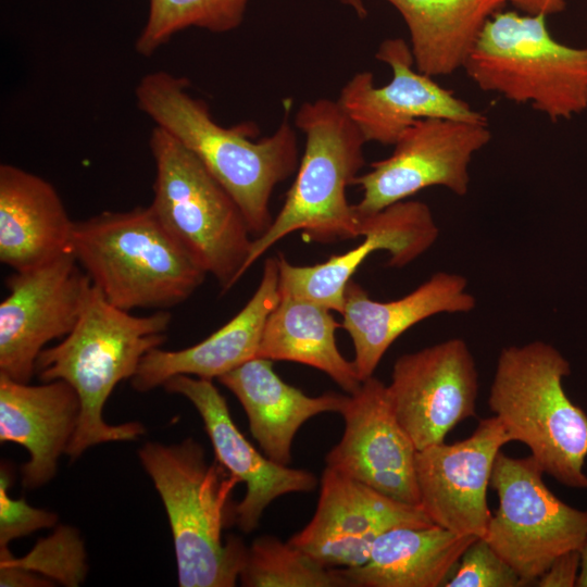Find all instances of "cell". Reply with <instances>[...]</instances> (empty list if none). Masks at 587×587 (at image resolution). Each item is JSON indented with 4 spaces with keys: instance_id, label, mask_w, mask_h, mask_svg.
<instances>
[{
    "instance_id": "cell-1",
    "label": "cell",
    "mask_w": 587,
    "mask_h": 587,
    "mask_svg": "<svg viewBox=\"0 0 587 587\" xmlns=\"http://www.w3.org/2000/svg\"><path fill=\"white\" fill-rule=\"evenodd\" d=\"M188 82L164 71L145 75L135 89L137 105L191 151L241 210L252 236L272 224L270 200L276 185L298 167V141L288 121L289 102L278 128L258 141L249 124L224 127L207 104L187 90Z\"/></svg>"
},
{
    "instance_id": "cell-2",
    "label": "cell",
    "mask_w": 587,
    "mask_h": 587,
    "mask_svg": "<svg viewBox=\"0 0 587 587\" xmlns=\"http://www.w3.org/2000/svg\"><path fill=\"white\" fill-rule=\"evenodd\" d=\"M171 321L166 310L138 316L120 309L91 284L74 328L40 352L39 379L65 380L80 400L78 426L66 451L71 461L93 446L135 440L146 433L139 422L108 424L102 411L114 388L135 375L150 350L164 344Z\"/></svg>"
},
{
    "instance_id": "cell-3",
    "label": "cell",
    "mask_w": 587,
    "mask_h": 587,
    "mask_svg": "<svg viewBox=\"0 0 587 587\" xmlns=\"http://www.w3.org/2000/svg\"><path fill=\"white\" fill-rule=\"evenodd\" d=\"M138 458L165 508L180 587H233L247 548L223 530L235 512L230 496L239 483L216 460L207 461L192 438L179 444L146 442Z\"/></svg>"
},
{
    "instance_id": "cell-4",
    "label": "cell",
    "mask_w": 587,
    "mask_h": 587,
    "mask_svg": "<svg viewBox=\"0 0 587 587\" xmlns=\"http://www.w3.org/2000/svg\"><path fill=\"white\" fill-rule=\"evenodd\" d=\"M70 251L107 300L126 311L175 307L208 275L150 205L75 222Z\"/></svg>"
},
{
    "instance_id": "cell-5",
    "label": "cell",
    "mask_w": 587,
    "mask_h": 587,
    "mask_svg": "<svg viewBox=\"0 0 587 587\" xmlns=\"http://www.w3.org/2000/svg\"><path fill=\"white\" fill-rule=\"evenodd\" d=\"M570 374L569 361L550 344L504 347L488 404L512 441L526 445L544 473L570 488L587 489V414L563 388Z\"/></svg>"
},
{
    "instance_id": "cell-6",
    "label": "cell",
    "mask_w": 587,
    "mask_h": 587,
    "mask_svg": "<svg viewBox=\"0 0 587 587\" xmlns=\"http://www.w3.org/2000/svg\"><path fill=\"white\" fill-rule=\"evenodd\" d=\"M295 125L305 136L297 175L271 226L252 240L245 273L272 246L297 230L320 243L360 236L361 216L346 191L365 163L366 140L361 130L338 100L327 98L302 103Z\"/></svg>"
},
{
    "instance_id": "cell-7",
    "label": "cell",
    "mask_w": 587,
    "mask_h": 587,
    "mask_svg": "<svg viewBox=\"0 0 587 587\" xmlns=\"http://www.w3.org/2000/svg\"><path fill=\"white\" fill-rule=\"evenodd\" d=\"M546 17L497 12L463 68L482 90L529 103L557 122L587 110V47L554 39Z\"/></svg>"
},
{
    "instance_id": "cell-8",
    "label": "cell",
    "mask_w": 587,
    "mask_h": 587,
    "mask_svg": "<svg viewBox=\"0 0 587 587\" xmlns=\"http://www.w3.org/2000/svg\"><path fill=\"white\" fill-rule=\"evenodd\" d=\"M149 146L155 164L154 214L223 291L245 274L252 240L236 201L200 160L159 126Z\"/></svg>"
},
{
    "instance_id": "cell-9",
    "label": "cell",
    "mask_w": 587,
    "mask_h": 587,
    "mask_svg": "<svg viewBox=\"0 0 587 587\" xmlns=\"http://www.w3.org/2000/svg\"><path fill=\"white\" fill-rule=\"evenodd\" d=\"M532 455L499 452L490 486L499 507L483 537L520 575L536 582L562 553L580 550L587 535V511L560 500L545 484Z\"/></svg>"
},
{
    "instance_id": "cell-10",
    "label": "cell",
    "mask_w": 587,
    "mask_h": 587,
    "mask_svg": "<svg viewBox=\"0 0 587 587\" xmlns=\"http://www.w3.org/2000/svg\"><path fill=\"white\" fill-rule=\"evenodd\" d=\"M491 138L487 121L426 117L409 126L392 153L371 164L353 185L362 189L359 215L376 213L416 192L442 186L457 196L469 191L473 155Z\"/></svg>"
},
{
    "instance_id": "cell-11",
    "label": "cell",
    "mask_w": 587,
    "mask_h": 587,
    "mask_svg": "<svg viewBox=\"0 0 587 587\" xmlns=\"http://www.w3.org/2000/svg\"><path fill=\"white\" fill-rule=\"evenodd\" d=\"M0 303V374L29 383L46 345L76 325L89 277L71 252L5 279Z\"/></svg>"
},
{
    "instance_id": "cell-12",
    "label": "cell",
    "mask_w": 587,
    "mask_h": 587,
    "mask_svg": "<svg viewBox=\"0 0 587 587\" xmlns=\"http://www.w3.org/2000/svg\"><path fill=\"white\" fill-rule=\"evenodd\" d=\"M387 391L417 450L445 442L457 424L476 415L479 380L474 357L459 337L402 354Z\"/></svg>"
},
{
    "instance_id": "cell-13",
    "label": "cell",
    "mask_w": 587,
    "mask_h": 587,
    "mask_svg": "<svg viewBox=\"0 0 587 587\" xmlns=\"http://www.w3.org/2000/svg\"><path fill=\"white\" fill-rule=\"evenodd\" d=\"M320 486L313 517L288 541L326 567L364 564L375 540L391 528L434 524L421 505L389 498L327 466Z\"/></svg>"
},
{
    "instance_id": "cell-14",
    "label": "cell",
    "mask_w": 587,
    "mask_h": 587,
    "mask_svg": "<svg viewBox=\"0 0 587 587\" xmlns=\"http://www.w3.org/2000/svg\"><path fill=\"white\" fill-rule=\"evenodd\" d=\"M339 413L345 429L326 454V466L389 498L420 505L417 449L396 417L387 386L369 377L346 395Z\"/></svg>"
},
{
    "instance_id": "cell-15",
    "label": "cell",
    "mask_w": 587,
    "mask_h": 587,
    "mask_svg": "<svg viewBox=\"0 0 587 587\" xmlns=\"http://www.w3.org/2000/svg\"><path fill=\"white\" fill-rule=\"evenodd\" d=\"M510 441L502 422L494 415L480 420L466 439L417 450L420 505L434 524L459 535L485 536L492 516L487 489L494 463Z\"/></svg>"
},
{
    "instance_id": "cell-16",
    "label": "cell",
    "mask_w": 587,
    "mask_h": 587,
    "mask_svg": "<svg viewBox=\"0 0 587 587\" xmlns=\"http://www.w3.org/2000/svg\"><path fill=\"white\" fill-rule=\"evenodd\" d=\"M376 59L388 64L391 80L376 87L371 72H360L342 87L338 102L367 141L394 146L415 121L445 117L487 121L486 116L438 85L414 65L411 47L401 38L384 40Z\"/></svg>"
},
{
    "instance_id": "cell-17",
    "label": "cell",
    "mask_w": 587,
    "mask_h": 587,
    "mask_svg": "<svg viewBox=\"0 0 587 587\" xmlns=\"http://www.w3.org/2000/svg\"><path fill=\"white\" fill-rule=\"evenodd\" d=\"M360 216L364 240L342 254L308 266L291 264L279 254V296L312 301L341 314L346 286L369 254L387 251L388 265L403 267L427 251L439 235L429 207L417 200L407 199Z\"/></svg>"
},
{
    "instance_id": "cell-18",
    "label": "cell",
    "mask_w": 587,
    "mask_h": 587,
    "mask_svg": "<svg viewBox=\"0 0 587 587\" xmlns=\"http://www.w3.org/2000/svg\"><path fill=\"white\" fill-rule=\"evenodd\" d=\"M162 387L193 404L215 460L239 483L246 484L245 497L235 505V522L242 533H252L259 526L264 510L275 499L315 488L317 480L313 473L276 463L250 444L234 423L225 398L212 380L176 375Z\"/></svg>"
},
{
    "instance_id": "cell-19",
    "label": "cell",
    "mask_w": 587,
    "mask_h": 587,
    "mask_svg": "<svg viewBox=\"0 0 587 587\" xmlns=\"http://www.w3.org/2000/svg\"><path fill=\"white\" fill-rule=\"evenodd\" d=\"M460 274L437 272L400 299L377 301L355 280L345 290L341 327L354 346L353 364L361 382L373 376L386 351L415 324L440 313H469L476 299Z\"/></svg>"
},
{
    "instance_id": "cell-20",
    "label": "cell",
    "mask_w": 587,
    "mask_h": 587,
    "mask_svg": "<svg viewBox=\"0 0 587 587\" xmlns=\"http://www.w3.org/2000/svg\"><path fill=\"white\" fill-rule=\"evenodd\" d=\"M80 400L65 380L30 385L0 374V441L23 446L22 485L37 489L54 478L77 429Z\"/></svg>"
},
{
    "instance_id": "cell-21",
    "label": "cell",
    "mask_w": 587,
    "mask_h": 587,
    "mask_svg": "<svg viewBox=\"0 0 587 587\" xmlns=\"http://www.w3.org/2000/svg\"><path fill=\"white\" fill-rule=\"evenodd\" d=\"M278 283V258H267L259 287L233 319L193 346L150 350L130 378L133 388L147 392L176 375L212 380L257 358L265 322L280 297Z\"/></svg>"
},
{
    "instance_id": "cell-22",
    "label": "cell",
    "mask_w": 587,
    "mask_h": 587,
    "mask_svg": "<svg viewBox=\"0 0 587 587\" xmlns=\"http://www.w3.org/2000/svg\"><path fill=\"white\" fill-rule=\"evenodd\" d=\"M74 225L48 180L15 165H0L1 263L20 272L71 252Z\"/></svg>"
},
{
    "instance_id": "cell-23",
    "label": "cell",
    "mask_w": 587,
    "mask_h": 587,
    "mask_svg": "<svg viewBox=\"0 0 587 587\" xmlns=\"http://www.w3.org/2000/svg\"><path fill=\"white\" fill-rule=\"evenodd\" d=\"M218 382L241 403L253 438L264 454L288 465L298 429L324 412H340L346 395L326 392L309 397L284 382L273 370V361L253 358L220 376Z\"/></svg>"
},
{
    "instance_id": "cell-24",
    "label": "cell",
    "mask_w": 587,
    "mask_h": 587,
    "mask_svg": "<svg viewBox=\"0 0 587 587\" xmlns=\"http://www.w3.org/2000/svg\"><path fill=\"white\" fill-rule=\"evenodd\" d=\"M476 538L436 524L399 526L375 540L364 564L339 571L351 587H438Z\"/></svg>"
},
{
    "instance_id": "cell-25",
    "label": "cell",
    "mask_w": 587,
    "mask_h": 587,
    "mask_svg": "<svg viewBox=\"0 0 587 587\" xmlns=\"http://www.w3.org/2000/svg\"><path fill=\"white\" fill-rule=\"evenodd\" d=\"M402 15L416 70L430 77L463 68L487 21L507 0H387Z\"/></svg>"
},
{
    "instance_id": "cell-26",
    "label": "cell",
    "mask_w": 587,
    "mask_h": 587,
    "mask_svg": "<svg viewBox=\"0 0 587 587\" xmlns=\"http://www.w3.org/2000/svg\"><path fill=\"white\" fill-rule=\"evenodd\" d=\"M330 311L312 301L280 296L265 322L257 358L312 366L353 394L362 382L353 362L337 347L335 334L341 324Z\"/></svg>"
},
{
    "instance_id": "cell-27",
    "label": "cell",
    "mask_w": 587,
    "mask_h": 587,
    "mask_svg": "<svg viewBox=\"0 0 587 587\" xmlns=\"http://www.w3.org/2000/svg\"><path fill=\"white\" fill-rule=\"evenodd\" d=\"M245 587H349L339 570L274 536H261L247 548L239 573Z\"/></svg>"
},
{
    "instance_id": "cell-28",
    "label": "cell",
    "mask_w": 587,
    "mask_h": 587,
    "mask_svg": "<svg viewBox=\"0 0 587 587\" xmlns=\"http://www.w3.org/2000/svg\"><path fill=\"white\" fill-rule=\"evenodd\" d=\"M248 0H149V14L135 50L150 57L176 33L199 27L212 33L237 28Z\"/></svg>"
},
{
    "instance_id": "cell-29",
    "label": "cell",
    "mask_w": 587,
    "mask_h": 587,
    "mask_svg": "<svg viewBox=\"0 0 587 587\" xmlns=\"http://www.w3.org/2000/svg\"><path fill=\"white\" fill-rule=\"evenodd\" d=\"M0 563L39 573L68 587L80 585L88 572L84 541L79 532L67 525H59L23 558H14L8 547H0Z\"/></svg>"
},
{
    "instance_id": "cell-30",
    "label": "cell",
    "mask_w": 587,
    "mask_h": 587,
    "mask_svg": "<svg viewBox=\"0 0 587 587\" xmlns=\"http://www.w3.org/2000/svg\"><path fill=\"white\" fill-rule=\"evenodd\" d=\"M445 587H521L517 572L483 538L477 537L462 553L454 575Z\"/></svg>"
},
{
    "instance_id": "cell-31",
    "label": "cell",
    "mask_w": 587,
    "mask_h": 587,
    "mask_svg": "<svg viewBox=\"0 0 587 587\" xmlns=\"http://www.w3.org/2000/svg\"><path fill=\"white\" fill-rule=\"evenodd\" d=\"M12 475L7 464L0 471V547L35 533L41 528H51L58 524V514L34 508L24 498L12 499L8 489Z\"/></svg>"
},
{
    "instance_id": "cell-32",
    "label": "cell",
    "mask_w": 587,
    "mask_h": 587,
    "mask_svg": "<svg viewBox=\"0 0 587 587\" xmlns=\"http://www.w3.org/2000/svg\"><path fill=\"white\" fill-rule=\"evenodd\" d=\"M580 567V551L571 550L559 555L536 580L539 587L576 586Z\"/></svg>"
},
{
    "instance_id": "cell-33",
    "label": "cell",
    "mask_w": 587,
    "mask_h": 587,
    "mask_svg": "<svg viewBox=\"0 0 587 587\" xmlns=\"http://www.w3.org/2000/svg\"><path fill=\"white\" fill-rule=\"evenodd\" d=\"M37 573L25 569L0 563V586L1 587H38L50 586V582L36 575Z\"/></svg>"
},
{
    "instance_id": "cell-34",
    "label": "cell",
    "mask_w": 587,
    "mask_h": 587,
    "mask_svg": "<svg viewBox=\"0 0 587 587\" xmlns=\"http://www.w3.org/2000/svg\"><path fill=\"white\" fill-rule=\"evenodd\" d=\"M524 14L552 15L561 13L566 8V0H507Z\"/></svg>"
},
{
    "instance_id": "cell-35",
    "label": "cell",
    "mask_w": 587,
    "mask_h": 587,
    "mask_svg": "<svg viewBox=\"0 0 587 587\" xmlns=\"http://www.w3.org/2000/svg\"><path fill=\"white\" fill-rule=\"evenodd\" d=\"M580 567L576 586L587 587V535L580 548Z\"/></svg>"
},
{
    "instance_id": "cell-36",
    "label": "cell",
    "mask_w": 587,
    "mask_h": 587,
    "mask_svg": "<svg viewBox=\"0 0 587 587\" xmlns=\"http://www.w3.org/2000/svg\"><path fill=\"white\" fill-rule=\"evenodd\" d=\"M342 4L349 7L354 13L364 18L367 15V9L363 0H340Z\"/></svg>"
}]
</instances>
